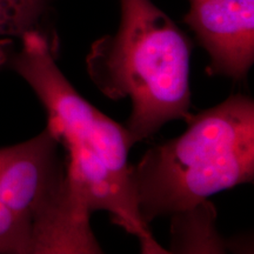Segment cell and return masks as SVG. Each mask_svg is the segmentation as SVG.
<instances>
[{
  "label": "cell",
  "mask_w": 254,
  "mask_h": 254,
  "mask_svg": "<svg viewBox=\"0 0 254 254\" xmlns=\"http://www.w3.org/2000/svg\"><path fill=\"white\" fill-rule=\"evenodd\" d=\"M49 14L50 0H0V36L20 39L30 32L49 33Z\"/></svg>",
  "instance_id": "6"
},
{
  "label": "cell",
  "mask_w": 254,
  "mask_h": 254,
  "mask_svg": "<svg viewBox=\"0 0 254 254\" xmlns=\"http://www.w3.org/2000/svg\"><path fill=\"white\" fill-rule=\"evenodd\" d=\"M59 146L46 127L0 148V204L31 234L32 254L101 253Z\"/></svg>",
  "instance_id": "4"
},
{
  "label": "cell",
  "mask_w": 254,
  "mask_h": 254,
  "mask_svg": "<svg viewBox=\"0 0 254 254\" xmlns=\"http://www.w3.org/2000/svg\"><path fill=\"white\" fill-rule=\"evenodd\" d=\"M184 20L207 51L209 74L246 79L254 63V0H190Z\"/></svg>",
  "instance_id": "5"
},
{
  "label": "cell",
  "mask_w": 254,
  "mask_h": 254,
  "mask_svg": "<svg viewBox=\"0 0 254 254\" xmlns=\"http://www.w3.org/2000/svg\"><path fill=\"white\" fill-rule=\"evenodd\" d=\"M120 7L118 31L93 43L86 66L104 95L131 100L125 128L134 145L171 120L192 117L190 44L152 0H120Z\"/></svg>",
  "instance_id": "2"
},
{
  "label": "cell",
  "mask_w": 254,
  "mask_h": 254,
  "mask_svg": "<svg viewBox=\"0 0 254 254\" xmlns=\"http://www.w3.org/2000/svg\"><path fill=\"white\" fill-rule=\"evenodd\" d=\"M182 135L146 152L132 180L146 224L190 211L221 190L253 182L254 103L243 94L187 120Z\"/></svg>",
  "instance_id": "3"
},
{
  "label": "cell",
  "mask_w": 254,
  "mask_h": 254,
  "mask_svg": "<svg viewBox=\"0 0 254 254\" xmlns=\"http://www.w3.org/2000/svg\"><path fill=\"white\" fill-rule=\"evenodd\" d=\"M20 44H0L4 65L30 85L45 107L47 128L66 152V166L78 194L91 213L105 211L113 222L138 238L146 253H164L136 205L125 127L85 100L56 63L52 34L30 32Z\"/></svg>",
  "instance_id": "1"
}]
</instances>
